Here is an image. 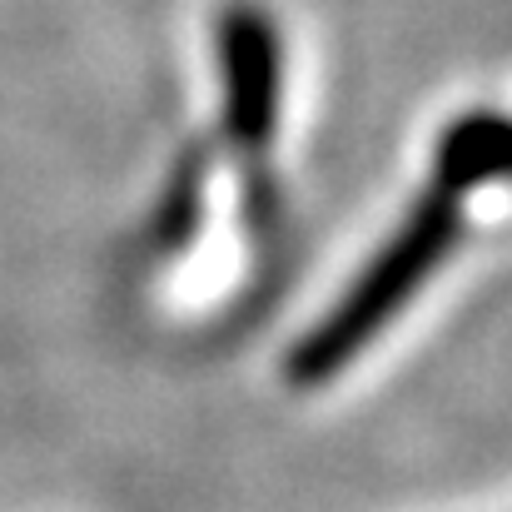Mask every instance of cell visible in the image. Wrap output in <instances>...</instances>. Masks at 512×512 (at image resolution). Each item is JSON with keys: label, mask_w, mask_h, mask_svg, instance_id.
I'll return each mask as SVG.
<instances>
[{"label": "cell", "mask_w": 512, "mask_h": 512, "mask_svg": "<svg viewBox=\"0 0 512 512\" xmlns=\"http://www.w3.org/2000/svg\"><path fill=\"white\" fill-rule=\"evenodd\" d=\"M498 189H512V115H463L453 130H443L433 170L423 174V189L398 219L393 239L363 264L319 329L289 348V383L319 388L339 378L453 254L463 214L473 219V204Z\"/></svg>", "instance_id": "cell-1"}]
</instances>
